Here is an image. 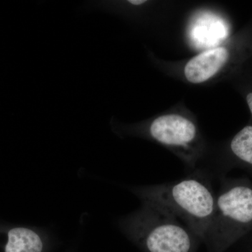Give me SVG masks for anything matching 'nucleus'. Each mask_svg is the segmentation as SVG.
I'll use <instances>...</instances> for the list:
<instances>
[{"label":"nucleus","mask_w":252,"mask_h":252,"mask_svg":"<svg viewBox=\"0 0 252 252\" xmlns=\"http://www.w3.org/2000/svg\"><path fill=\"white\" fill-rule=\"evenodd\" d=\"M247 102H248L249 108H250V112L252 114V93H250L247 96Z\"/></svg>","instance_id":"nucleus-9"},{"label":"nucleus","mask_w":252,"mask_h":252,"mask_svg":"<svg viewBox=\"0 0 252 252\" xmlns=\"http://www.w3.org/2000/svg\"><path fill=\"white\" fill-rule=\"evenodd\" d=\"M142 200L182 220L203 241L215 212L216 195L207 177L195 173L168 183L135 187Z\"/></svg>","instance_id":"nucleus-1"},{"label":"nucleus","mask_w":252,"mask_h":252,"mask_svg":"<svg viewBox=\"0 0 252 252\" xmlns=\"http://www.w3.org/2000/svg\"><path fill=\"white\" fill-rule=\"evenodd\" d=\"M147 2V1H142V0H130L128 1V3L132 5H135V6H139V5H142L144 3Z\"/></svg>","instance_id":"nucleus-10"},{"label":"nucleus","mask_w":252,"mask_h":252,"mask_svg":"<svg viewBox=\"0 0 252 252\" xmlns=\"http://www.w3.org/2000/svg\"><path fill=\"white\" fill-rule=\"evenodd\" d=\"M45 235L39 228L15 227L7 231L4 252H44Z\"/></svg>","instance_id":"nucleus-7"},{"label":"nucleus","mask_w":252,"mask_h":252,"mask_svg":"<svg viewBox=\"0 0 252 252\" xmlns=\"http://www.w3.org/2000/svg\"><path fill=\"white\" fill-rule=\"evenodd\" d=\"M147 132L159 143L180 151L189 167H195L198 158V130L188 118L179 114L160 116L151 123Z\"/></svg>","instance_id":"nucleus-4"},{"label":"nucleus","mask_w":252,"mask_h":252,"mask_svg":"<svg viewBox=\"0 0 252 252\" xmlns=\"http://www.w3.org/2000/svg\"><path fill=\"white\" fill-rule=\"evenodd\" d=\"M230 151L240 162L252 167V126H245L233 137Z\"/></svg>","instance_id":"nucleus-8"},{"label":"nucleus","mask_w":252,"mask_h":252,"mask_svg":"<svg viewBox=\"0 0 252 252\" xmlns=\"http://www.w3.org/2000/svg\"><path fill=\"white\" fill-rule=\"evenodd\" d=\"M229 59L224 47L212 48L204 51L187 63L185 67L186 79L192 84L205 82L215 76Z\"/></svg>","instance_id":"nucleus-5"},{"label":"nucleus","mask_w":252,"mask_h":252,"mask_svg":"<svg viewBox=\"0 0 252 252\" xmlns=\"http://www.w3.org/2000/svg\"><path fill=\"white\" fill-rule=\"evenodd\" d=\"M119 227L145 252H195L201 243L182 220L148 203L122 218Z\"/></svg>","instance_id":"nucleus-2"},{"label":"nucleus","mask_w":252,"mask_h":252,"mask_svg":"<svg viewBox=\"0 0 252 252\" xmlns=\"http://www.w3.org/2000/svg\"><path fill=\"white\" fill-rule=\"evenodd\" d=\"M228 29L223 19L210 13L195 16L190 26L189 36L198 49L213 47L226 37Z\"/></svg>","instance_id":"nucleus-6"},{"label":"nucleus","mask_w":252,"mask_h":252,"mask_svg":"<svg viewBox=\"0 0 252 252\" xmlns=\"http://www.w3.org/2000/svg\"><path fill=\"white\" fill-rule=\"evenodd\" d=\"M252 230V185L247 179L223 180L203 243L223 252Z\"/></svg>","instance_id":"nucleus-3"}]
</instances>
